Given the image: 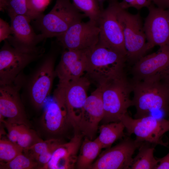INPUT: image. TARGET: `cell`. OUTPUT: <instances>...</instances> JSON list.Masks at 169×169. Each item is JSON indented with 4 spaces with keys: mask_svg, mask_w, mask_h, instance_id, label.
I'll return each mask as SVG.
<instances>
[{
    "mask_svg": "<svg viewBox=\"0 0 169 169\" xmlns=\"http://www.w3.org/2000/svg\"><path fill=\"white\" fill-rule=\"evenodd\" d=\"M169 85V69L166 73L162 75Z\"/></svg>",
    "mask_w": 169,
    "mask_h": 169,
    "instance_id": "obj_38",
    "label": "cell"
},
{
    "mask_svg": "<svg viewBox=\"0 0 169 169\" xmlns=\"http://www.w3.org/2000/svg\"><path fill=\"white\" fill-rule=\"evenodd\" d=\"M136 0H123L119 2L120 7L123 9H126L130 7H133Z\"/></svg>",
    "mask_w": 169,
    "mask_h": 169,
    "instance_id": "obj_37",
    "label": "cell"
},
{
    "mask_svg": "<svg viewBox=\"0 0 169 169\" xmlns=\"http://www.w3.org/2000/svg\"><path fill=\"white\" fill-rule=\"evenodd\" d=\"M169 69V44L160 47L156 52L145 55L133 65L132 81H139L156 75H163Z\"/></svg>",
    "mask_w": 169,
    "mask_h": 169,
    "instance_id": "obj_17",
    "label": "cell"
},
{
    "mask_svg": "<svg viewBox=\"0 0 169 169\" xmlns=\"http://www.w3.org/2000/svg\"><path fill=\"white\" fill-rule=\"evenodd\" d=\"M104 110L100 86L88 96L84 104L77 132L93 140L103 119Z\"/></svg>",
    "mask_w": 169,
    "mask_h": 169,
    "instance_id": "obj_16",
    "label": "cell"
},
{
    "mask_svg": "<svg viewBox=\"0 0 169 169\" xmlns=\"http://www.w3.org/2000/svg\"><path fill=\"white\" fill-rule=\"evenodd\" d=\"M152 2L158 8L169 9V0H153Z\"/></svg>",
    "mask_w": 169,
    "mask_h": 169,
    "instance_id": "obj_36",
    "label": "cell"
},
{
    "mask_svg": "<svg viewBox=\"0 0 169 169\" xmlns=\"http://www.w3.org/2000/svg\"><path fill=\"white\" fill-rule=\"evenodd\" d=\"M143 142L125 138L115 146L103 151L90 169H129L135 151Z\"/></svg>",
    "mask_w": 169,
    "mask_h": 169,
    "instance_id": "obj_13",
    "label": "cell"
},
{
    "mask_svg": "<svg viewBox=\"0 0 169 169\" xmlns=\"http://www.w3.org/2000/svg\"><path fill=\"white\" fill-rule=\"evenodd\" d=\"M118 20L121 26L126 51V61L133 65L150 50L139 13H131L119 6Z\"/></svg>",
    "mask_w": 169,
    "mask_h": 169,
    "instance_id": "obj_6",
    "label": "cell"
},
{
    "mask_svg": "<svg viewBox=\"0 0 169 169\" xmlns=\"http://www.w3.org/2000/svg\"><path fill=\"white\" fill-rule=\"evenodd\" d=\"M63 143L61 140H60L54 144L45 152L36 157V160L38 164V169H43L50 160L55 149Z\"/></svg>",
    "mask_w": 169,
    "mask_h": 169,
    "instance_id": "obj_32",
    "label": "cell"
},
{
    "mask_svg": "<svg viewBox=\"0 0 169 169\" xmlns=\"http://www.w3.org/2000/svg\"><path fill=\"white\" fill-rule=\"evenodd\" d=\"M75 7L83 13L89 20L97 23L103 8L97 0H72Z\"/></svg>",
    "mask_w": 169,
    "mask_h": 169,
    "instance_id": "obj_24",
    "label": "cell"
},
{
    "mask_svg": "<svg viewBox=\"0 0 169 169\" xmlns=\"http://www.w3.org/2000/svg\"><path fill=\"white\" fill-rule=\"evenodd\" d=\"M60 139H47L37 143L23 152L28 153L36 160L37 157L45 152Z\"/></svg>",
    "mask_w": 169,
    "mask_h": 169,
    "instance_id": "obj_29",
    "label": "cell"
},
{
    "mask_svg": "<svg viewBox=\"0 0 169 169\" xmlns=\"http://www.w3.org/2000/svg\"><path fill=\"white\" fill-rule=\"evenodd\" d=\"M144 29L150 49L155 46L169 44V9L156 7L152 3L147 7Z\"/></svg>",
    "mask_w": 169,
    "mask_h": 169,
    "instance_id": "obj_15",
    "label": "cell"
},
{
    "mask_svg": "<svg viewBox=\"0 0 169 169\" xmlns=\"http://www.w3.org/2000/svg\"><path fill=\"white\" fill-rule=\"evenodd\" d=\"M90 80L82 76L64 84L59 83L57 88L61 92L67 109L69 122L77 132L82 110L88 97L87 92Z\"/></svg>",
    "mask_w": 169,
    "mask_h": 169,
    "instance_id": "obj_11",
    "label": "cell"
},
{
    "mask_svg": "<svg viewBox=\"0 0 169 169\" xmlns=\"http://www.w3.org/2000/svg\"><path fill=\"white\" fill-rule=\"evenodd\" d=\"M86 50L64 49L55 68L59 84L66 83L83 76L86 68Z\"/></svg>",
    "mask_w": 169,
    "mask_h": 169,
    "instance_id": "obj_19",
    "label": "cell"
},
{
    "mask_svg": "<svg viewBox=\"0 0 169 169\" xmlns=\"http://www.w3.org/2000/svg\"><path fill=\"white\" fill-rule=\"evenodd\" d=\"M97 0L98 1L99 3L101 6L103 8V3L106 0Z\"/></svg>",
    "mask_w": 169,
    "mask_h": 169,
    "instance_id": "obj_39",
    "label": "cell"
},
{
    "mask_svg": "<svg viewBox=\"0 0 169 169\" xmlns=\"http://www.w3.org/2000/svg\"><path fill=\"white\" fill-rule=\"evenodd\" d=\"M43 141L37 133L30 127H27L20 136L17 143L24 150Z\"/></svg>",
    "mask_w": 169,
    "mask_h": 169,
    "instance_id": "obj_28",
    "label": "cell"
},
{
    "mask_svg": "<svg viewBox=\"0 0 169 169\" xmlns=\"http://www.w3.org/2000/svg\"><path fill=\"white\" fill-rule=\"evenodd\" d=\"M8 131V139L10 141L16 143L21 135L27 126L23 124H18L9 122L4 120H0Z\"/></svg>",
    "mask_w": 169,
    "mask_h": 169,
    "instance_id": "obj_31",
    "label": "cell"
},
{
    "mask_svg": "<svg viewBox=\"0 0 169 169\" xmlns=\"http://www.w3.org/2000/svg\"><path fill=\"white\" fill-rule=\"evenodd\" d=\"M168 114L169 115V111H168ZM168 120H169V118Z\"/></svg>",
    "mask_w": 169,
    "mask_h": 169,
    "instance_id": "obj_40",
    "label": "cell"
},
{
    "mask_svg": "<svg viewBox=\"0 0 169 169\" xmlns=\"http://www.w3.org/2000/svg\"><path fill=\"white\" fill-rule=\"evenodd\" d=\"M40 124L48 139H59L57 136L64 132L68 125H70L64 98L58 88L41 117Z\"/></svg>",
    "mask_w": 169,
    "mask_h": 169,
    "instance_id": "obj_14",
    "label": "cell"
},
{
    "mask_svg": "<svg viewBox=\"0 0 169 169\" xmlns=\"http://www.w3.org/2000/svg\"><path fill=\"white\" fill-rule=\"evenodd\" d=\"M51 0H27V7L30 17L35 20L43 14Z\"/></svg>",
    "mask_w": 169,
    "mask_h": 169,
    "instance_id": "obj_30",
    "label": "cell"
},
{
    "mask_svg": "<svg viewBox=\"0 0 169 169\" xmlns=\"http://www.w3.org/2000/svg\"><path fill=\"white\" fill-rule=\"evenodd\" d=\"M10 18L13 36L10 35L7 40L13 47L23 50L34 49L45 39L42 34H37L35 32L28 17L17 15Z\"/></svg>",
    "mask_w": 169,
    "mask_h": 169,
    "instance_id": "obj_18",
    "label": "cell"
},
{
    "mask_svg": "<svg viewBox=\"0 0 169 169\" xmlns=\"http://www.w3.org/2000/svg\"><path fill=\"white\" fill-rule=\"evenodd\" d=\"M12 34L11 26L5 21L2 18L0 19V41L7 39Z\"/></svg>",
    "mask_w": 169,
    "mask_h": 169,
    "instance_id": "obj_33",
    "label": "cell"
},
{
    "mask_svg": "<svg viewBox=\"0 0 169 169\" xmlns=\"http://www.w3.org/2000/svg\"><path fill=\"white\" fill-rule=\"evenodd\" d=\"M54 47L53 43L50 50L40 59L30 73L23 75L20 91L21 98H27L36 110H39L44 106L56 76L55 67L56 51Z\"/></svg>",
    "mask_w": 169,
    "mask_h": 169,
    "instance_id": "obj_1",
    "label": "cell"
},
{
    "mask_svg": "<svg viewBox=\"0 0 169 169\" xmlns=\"http://www.w3.org/2000/svg\"><path fill=\"white\" fill-rule=\"evenodd\" d=\"M157 159L158 163L156 169H169V152L164 157Z\"/></svg>",
    "mask_w": 169,
    "mask_h": 169,
    "instance_id": "obj_34",
    "label": "cell"
},
{
    "mask_svg": "<svg viewBox=\"0 0 169 169\" xmlns=\"http://www.w3.org/2000/svg\"><path fill=\"white\" fill-rule=\"evenodd\" d=\"M152 1L153 0H136L133 8L138 10L144 7L147 8Z\"/></svg>",
    "mask_w": 169,
    "mask_h": 169,
    "instance_id": "obj_35",
    "label": "cell"
},
{
    "mask_svg": "<svg viewBox=\"0 0 169 169\" xmlns=\"http://www.w3.org/2000/svg\"><path fill=\"white\" fill-rule=\"evenodd\" d=\"M38 168V164L36 160L23 152L9 161L0 162V169H34Z\"/></svg>",
    "mask_w": 169,
    "mask_h": 169,
    "instance_id": "obj_25",
    "label": "cell"
},
{
    "mask_svg": "<svg viewBox=\"0 0 169 169\" xmlns=\"http://www.w3.org/2000/svg\"><path fill=\"white\" fill-rule=\"evenodd\" d=\"M99 33L96 23L90 20L86 22L80 21L56 38L57 41L64 49L86 50L98 43Z\"/></svg>",
    "mask_w": 169,
    "mask_h": 169,
    "instance_id": "obj_12",
    "label": "cell"
},
{
    "mask_svg": "<svg viewBox=\"0 0 169 169\" xmlns=\"http://www.w3.org/2000/svg\"><path fill=\"white\" fill-rule=\"evenodd\" d=\"M23 149L17 143L8 139L0 140V162L9 161L22 153Z\"/></svg>",
    "mask_w": 169,
    "mask_h": 169,
    "instance_id": "obj_27",
    "label": "cell"
},
{
    "mask_svg": "<svg viewBox=\"0 0 169 169\" xmlns=\"http://www.w3.org/2000/svg\"><path fill=\"white\" fill-rule=\"evenodd\" d=\"M27 0H0V10H6L9 17L22 15L28 17L31 20L28 13Z\"/></svg>",
    "mask_w": 169,
    "mask_h": 169,
    "instance_id": "obj_26",
    "label": "cell"
},
{
    "mask_svg": "<svg viewBox=\"0 0 169 169\" xmlns=\"http://www.w3.org/2000/svg\"><path fill=\"white\" fill-rule=\"evenodd\" d=\"M133 96L132 106L136 109L135 118L150 115L152 111L169 110V85L161 75L139 81H131Z\"/></svg>",
    "mask_w": 169,
    "mask_h": 169,
    "instance_id": "obj_2",
    "label": "cell"
},
{
    "mask_svg": "<svg viewBox=\"0 0 169 169\" xmlns=\"http://www.w3.org/2000/svg\"><path fill=\"white\" fill-rule=\"evenodd\" d=\"M85 55L86 77L98 86L123 70L126 61V57L99 42Z\"/></svg>",
    "mask_w": 169,
    "mask_h": 169,
    "instance_id": "obj_4",
    "label": "cell"
},
{
    "mask_svg": "<svg viewBox=\"0 0 169 169\" xmlns=\"http://www.w3.org/2000/svg\"><path fill=\"white\" fill-rule=\"evenodd\" d=\"M120 121L124 125L128 136L136 135V141L167 147V143L163 142L162 139L169 131L168 120L150 115L134 119L127 113L120 118Z\"/></svg>",
    "mask_w": 169,
    "mask_h": 169,
    "instance_id": "obj_8",
    "label": "cell"
},
{
    "mask_svg": "<svg viewBox=\"0 0 169 169\" xmlns=\"http://www.w3.org/2000/svg\"><path fill=\"white\" fill-rule=\"evenodd\" d=\"M0 50V85L14 82L30 63L44 54L43 47L31 50H23L11 45L6 39Z\"/></svg>",
    "mask_w": 169,
    "mask_h": 169,
    "instance_id": "obj_7",
    "label": "cell"
},
{
    "mask_svg": "<svg viewBox=\"0 0 169 169\" xmlns=\"http://www.w3.org/2000/svg\"><path fill=\"white\" fill-rule=\"evenodd\" d=\"M125 128L120 121L103 124L99 128L100 134L96 139L102 149L110 148L116 141L125 137Z\"/></svg>",
    "mask_w": 169,
    "mask_h": 169,
    "instance_id": "obj_22",
    "label": "cell"
},
{
    "mask_svg": "<svg viewBox=\"0 0 169 169\" xmlns=\"http://www.w3.org/2000/svg\"><path fill=\"white\" fill-rule=\"evenodd\" d=\"M98 86L101 88L104 110L103 123L120 121V118L132 106L131 81L124 70Z\"/></svg>",
    "mask_w": 169,
    "mask_h": 169,
    "instance_id": "obj_3",
    "label": "cell"
},
{
    "mask_svg": "<svg viewBox=\"0 0 169 169\" xmlns=\"http://www.w3.org/2000/svg\"><path fill=\"white\" fill-rule=\"evenodd\" d=\"M85 17L70 0H56L50 12L35 19L33 23L45 38H57Z\"/></svg>",
    "mask_w": 169,
    "mask_h": 169,
    "instance_id": "obj_5",
    "label": "cell"
},
{
    "mask_svg": "<svg viewBox=\"0 0 169 169\" xmlns=\"http://www.w3.org/2000/svg\"><path fill=\"white\" fill-rule=\"evenodd\" d=\"M119 3L118 0H109L108 6L102 10L98 23V42L126 58L123 30L117 17Z\"/></svg>",
    "mask_w": 169,
    "mask_h": 169,
    "instance_id": "obj_10",
    "label": "cell"
},
{
    "mask_svg": "<svg viewBox=\"0 0 169 169\" xmlns=\"http://www.w3.org/2000/svg\"><path fill=\"white\" fill-rule=\"evenodd\" d=\"M23 79L21 73L13 82L0 85V119L30 127L21 95Z\"/></svg>",
    "mask_w": 169,
    "mask_h": 169,
    "instance_id": "obj_9",
    "label": "cell"
},
{
    "mask_svg": "<svg viewBox=\"0 0 169 169\" xmlns=\"http://www.w3.org/2000/svg\"><path fill=\"white\" fill-rule=\"evenodd\" d=\"M83 137L80 133L75 132L69 142L63 143L57 147L43 169H72L76 168Z\"/></svg>",
    "mask_w": 169,
    "mask_h": 169,
    "instance_id": "obj_20",
    "label": "cell"
},
{
    "mask_svg": "<svg viewBox=\"0 0 169 169\" xmlns=\"http://www.w3.org/2000/svg\"><path fill=\"white\" fill-rule=\"evenodd\" d=\"M102 149L101 145L96 138L93 140L84 137L80 146L76 168L78 169H90Z\"/></svg>",
    "mask_w": 169,
    "mask_h": 169,
    "instance_id": "obj_21",
    "label": "cell"
},
{
    "mask_svg": "<svg viewBox=\"0 0 169 169\" xmlns=\"http://www.w3.org/2000/svg\"><path fill=\"white\" fill-rule=\"evenodd\" d=\"M150 143L144 142L138 148V152L133 160L129 169H156L157 158L154 153L155 147Z\"/></svg>",
    "mask_w": 169,
    "mask_h": 169,
    "instance_id": "obj_23",
    "label": "cell"
}]
</instances>
